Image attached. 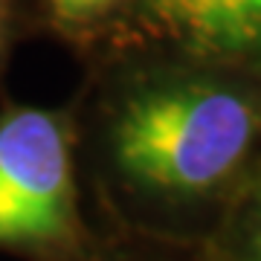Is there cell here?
Returning a JSON list of instances; mask_svg holds the SVG:
<instances>
[{"instance_id": "obj_1", "label": "cell", "mask_w": 261, "mask_h": 261, "mask_svg": "<svg viewBox=\"0 0 261 261\" xmlns=\"http://www.w3.org/2000/svg\"><path fill=\"white\" fill-rule=\"evenodd\" d=\"M258 119L244 96L203 84L134 96L113 125V157L130 180L163 192L221 183L252 145Z\"/></svg>"}, {"instance_id": "obj_2", "label": "cell", "mask_w": 261, "mask_h": 261, "mask_svg": "<svg viewBox=\"0 0 261 261\" xmlns=\"http://www.w3.org/2000/svg\"><path fill=\"white\" fill-rule=\"evenodd\" d=\"M73 180L61 122L20 108L0 116V247L56 241L70 226Z\"/></svg>"}, {"instance_id": "obj_3", "label": "cell", "mask_w": 261, "mask_h": 261, "mask_svg": "<svg viewBox=\"0 0 261 261\" xmlns=\"http://www.w3.org/2000/svg\"><path fill=\"white\" fill-rule=\"evenodd\" d=\"M157 18L206 53H261V0H154Z\"/></svg>"}, {"instance_id": "obj_4", "label": "cell", "mask_w": 261, "mask_h": 261, "mask_svg": "<svg viewBox=\"0 0 261 261\" xmlns=\"http://www.w3.org/2000/svg\"><path fill=\"white\" fill-rule=\"evenodd\" d=\"M111 3H116V0H49L53 12L64 20H84L96 12L108 9Z\"/></svg>"}, {"instance_id": "obj_5", "label": "cell", "mask_w": 261, "mask_h": 261, "mask_svg": "<svg viewBox=\"0 0 261 261\" xmlns=\"http://www.w3.org/2000/svg\"><path fill=\"white\" fill-rule=\"evenodd\" d=\"M258 247H261V241H258Z\"/></svg>"}]
</instances>
